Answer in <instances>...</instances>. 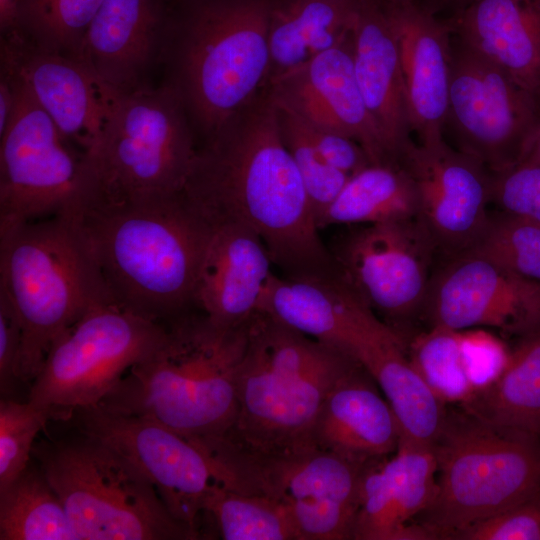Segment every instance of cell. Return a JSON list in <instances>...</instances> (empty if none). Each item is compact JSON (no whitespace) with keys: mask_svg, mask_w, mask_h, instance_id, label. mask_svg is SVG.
Instances as JSON below:
<instances>
[{"mask_svg":"<svg viewBox=\"0 0 540 540\" xmlns=\"http://www.w3.org/2000/svg\"><path fill=\"white\" fill-rule=\"evenodd\" d=\"M183 194L211 228L235 223L253 230L284 276L338 275L268 87L198 144Z\"/></svg>","mask_w":540,"mask_h":540,"instance_id":"cell-1","label":"cell"},{"mask_svg":"<svg viewBox=\"0 0 540 540\" xmlns=\"http://www.w3.org/2000/svg\"><path fill=\"white\" fill-rule=\"evenodd\" d=\"M60 214L117 303L159 323L195 307V286L212 229L183 191L74 203Z\"/></svg>","mask_w":540,"mask_h":540,"instance_id":"cell-2","label":"cell"},{"mask_svg":"<svg viewBox=\"0 0 540 540\" xmlns=\"http://www.w3.org/2000/svg\"><path fill=\"white\" fill-rule=\"evenodd\" d=\"M249 323L222 326L198 308L175 316L160 344L98 405L159 422L199 447L222 439L237 413Z\"/></svg>","mask_w":540,"mask_h":540,"instance_id":"cell-3","label":"cell"},{"mask_svg":"<svg viewBox=\"0 0 540 540\" xmlns=\"http://www.w3.org/2000/svg\"><path fill=\"white\" fill-rule=\"evenodd\" d=\"M359 363L347 351L258 310L249 323L239 369L235 421L210 446L256 456L314 447L312 429L326 395Z\"/></svg>","mask_w":540,"mask_h":540,"instance_id":"cell-4","label":"cell"},{"mask_svg":"<svg viewBox=\"0 0 540 540\" xmlns=\"http://www.w3.org/2000/svg\"><path fill=\"white\" fill-rule=\"evenodd\" d=\"M161 66L198 144L267 86L272 0H174Z\"/></svg>","mask_w":540,"mask_h":540,"instance_id":"cell-5","label":"cell"},{"mask_svg":"<svg viewBox=\"0 0 540 540\" xmlns=\"http://www.w3.org/2000/svg\"><path fill=\"white\" fill-rule=\"evenodd\" d=\"M197 147L182 101L164 82L127 92L111 90L101 130L82 155L71 204L180 193Z\"/></svg>","mask_w":540,"mask_h":540,"instance_id":"cell-6","label":"cell"},{"mask_svg":"<svg viewBox=\"0 0 540 540\" xmlns=\"http://www.w3.org/2000/svg\"><path fill=\"white\" fill-rule=\"evenodd\" d=\"M0 293L22 326L17 378L28 383L67 328L93 306L115 301L61 214L0 229Z\"/></svg>","mask_w":540,"mask_h":540,"instance_id":"cell-7","label":"cell"},{"mask_svg":"<svg viewBox=\"0 0 540 540\" xmlns=\"http://www.w3.org/2000/svg\"><path fill=\"white\" fill-rule=\"evenodd\" d=\"M437 490L414 522L433 539H454L468 526L540 492V442L448 410L432 446Z\"/></svg>","mask_w":540,"mask_h":540,"instance_id":"cell-8","label":"cell"},{"mask_svg":"<svg viewBox=\"0 0 540 540\" xmlns=\"http://www.w3.org/2000/svg\"><path fill=\"white\" fill-rule=\"evenodd\" d=\"M77 540H194L148 478L108 445L80 434L34 447Z\"/></svg>","mask_w":540,"mask_h":540,"instance_id":"cell-9","label":"cell"},{"mask_svg":"<svg viewBox=\"0 0 540 540\" xmlns=\"http://www.w3.org/2000/svg\"><path fill=\"white\" fill-rule=\"evenodd\" d=\"M207 456L218 484L281 504L299 540L352 539L362 477L369 464L316 447L256 456L217 446Z\"/></svg>","mask_w":540,"mask_h":540,"instance_id":"cell-10","label":"cell"},{"mask_svg":"<svg viewBox=\"0 0 540 540\" xmlns=\"http://www.w3.org/2000/svg\"><path fill=\"white\" fill-rule=\"evenodd\" d=\"M164 335L163 323L115 301L99 303L53 342L27 400L51 420H70L77 410L100 404Z\"/></svg>","mask_w":540,"mask_h":540,"instance_id":"cell-11","label":"cell"},{"mask_svg":"<svg viewBox=\"0 0 540 540\" xmlns=\"http://www.w3.org/2000/svg\"><path fill=\"white\" fill-rule=\"evenodd\" d=\"M491 173L518 165L540 129V99L452 33L445 130Z\"/></svg>","mask_w":540,"mask_h":540,"instance_id":"cell-12","label":"cell"},{"mask_svg":"<svg viewBox=\"0 0 540 540\" xmlns=\"http://www.w3.org/2000/svg\"><path fill=\"white\" fill-rule=\"evenodd\" d=\"M328 249L341 279L404 337L408 324L422 315L437 256L420 219L356 225Z\"/></svg>","mask_w":540,"mask_h":540,"instance_id":"cell-13","label":"cell"},{"mask_svg":"<svg viewBox=\"0 0 540 540\" xmlns=\"http://www.w3.org/2000/svg\"><path fill=\"white\" fill-rule=\"evenodd\" d=\"M82 155L20 82L14 110L0 134V229L69 207Z\"/></svg>","mask_w":540,"mask_h":540,"instance_id":"cell-14","label":"cell"},{"mask_svg":"<svg viewBox=\"0 0 540 540\" xmlns=\"http://www.w3.org/2000/svg\"><path fill=\"white\" fill-rule=\"evenodd\" d=\"M71 419L78 433L101 441L134 464L172 516L200 536V517L218 484L200 447L159 422L101 405L79 409Z\"/></svg>","mask_w":540,"mask_h":540,"instance_id":"cell-15","label":"cell"},{"mask_svg":"<svg viewBox=\"0 0 540 540\" xmlns=\"http://www.w3.org/2000/svg\"><path fill=\"white\" fill-rule=\"evenodd\" d=\"M421 317L430 327H491L520 336L540 324V284L465 252L434 268Z\"/></svg>","mask_w":540,"mask_h":540,"instance_id":"cell-16","label":"cell"},{"mask_svg":"<svg viewBox=\"0 0 540 540\" xmlns=\"http://www.w3.org/2000/svg\"><path fill=\"white\" fill-rule=\"evenodd\" d=\"M398 163L415 183L418 218L437 256L445 260L469 251L490 215L493 173L444 139L434 144L413 141Z\"/></svg>","mask_w":540,"mask_h":540,"instance_id":"cell-17","label":"cell"},{"mask_svg":"<svg viewBox=\"0 0 540 540\" xmlns=\"http://www.w3.org/2000/svg\"><path fill=\"white\" fill-rule=\"evenodd\" d=\"M274 99L307 122L358 142L372 164L395 162L375 126L353 67L351 32L268 86Z\"/></svg>","mask_w":540,"mask_h":540,"instance_id":"cell-18","label":"cell"},{"mask_svg":"<svg viewBox=\"0 0 540 540\" xmlns=\"http://www.w3.org/2000/svg\"><path fill=\"white\" fill-rule=\"evenodd\" d=\"M0 54L60 132L84 153L101 130L111 90L81 60L35 46L17 31L1 35Z\"/></svg>","mask_w":540,"mask_h":540,"instance_id":"cell-19","label":"cell"},{"mask_svg":"<svg viewBox=\"0 0 540 540\" xmlns=\"http://www.w3.org/2000/svg\"><path fill=\"white\" fill-rule=\"evenodd\" d=\"M169 0H103L79 55L94 76L113 91L149 86L161 66Z\"/></svg>","mask_w":540,"mask_h":540,"instance_id":"cell-20","label":"cell"},{"mask_svg":"<svg viewBox=\"0 0 540 540\" xmlns=\"http://www.w3.org/2000/svg\"><path fill=\"white\" fill-rule=\"evenodd\" d=\"M386 8L399 47L412 133L418 143L443 140L448 111L452 30L416 1Z\"/></svg>","mask_w":540,"mask_h":540,"instance_id":"cell-21","label":"cell"},{"mask_svg":"<svg viewBox=\"0 0 540 540\" xmlns=\"http://www.w3.org/2000/svg\"><path fill=\"white\" fill-rule=\"evenodd\" d=\"M437 490L432 448L399 445L392 457L369 464L363 474L353 540H433L415 519Z\"/></svg>","mask_w":540,"mask_h":540,"instance_id":"cell-22","label":"cell"},{"mask_svg":"<svg viewBox=\"0 0 540 540\" xmlns=\"http://www.w3.org/2000/svg\"><path fill=\"white\" fill-rule=\"evenodd\" d=\"M258 310L310 338L354 356L367 336L386 325L341 277H270Z\"/></svg>","mask_w":540,"mask_h":540,"instance_id":"cell-23","label":"cell"},{"mask_svg":"<svg viewBox=\"0 0 540 540\" xmlns=\"http://www.w3.org/2000/svg\"><path fill=\"white\" fill-rule=\"evenodd\" d=\"M355 77L368 112L391 157L398 162L412 144L397 38L386 0H362L352 28Z\"/></svg>","mask_w":540,"mask_h":540,"instance_id":"cell-24","label":"cell"},{"mask_svg":"<svg viewBox=\"0 0 540 540\" xmlns=\"http://www.w3.org/2000/svg\"><path fill=\"white\" fill-rule=\"evenodd\" d=\"M211 229L194 305L219 325H244L258 311L273 274L272 259L260 237L247 226L229 223Z\"/></svg>","mask_w":540,"mask_h":540,"instance_id":"cell-25","label":"cell"},{"mask_svg":"<svg viewBox=\"0 0 540 540\" xmlns=\"http://www.w3.org/2000/svg\"><path fill=\"white\" fill-rule=\"evenodd\" d=\"M314 447L368 465L396 452L400 431L378 384L359 363L326 395L315 419Z\"/></svg>","mask_w":540,"mask_h":540,"instance_id":"cell-26","label":"cell"},{"mask_svg":"<svg viewBox=\"0 0 540 540\" xmlns=\"http://www.w3.org/2000/svg\"><path fill=\"white\" fill-rule=\"evenodd\" d=\"M448 22L455 37L540 99V0H476Z\"/></svg>","mask_w":540,"mask_h":540,"instance_id":"cell-27","label":"cell"},{"mask_svg":"<svg viewBox=\"0 0 540 540\" xmlns=\"http://www.w3.org/2000/svg\"><path fill=\"white\" fill-rule=\"evenodd\" d=\"M354 356L390 405L400 431L399 445L432 448L443 427L447 405L409 360L403 337L385 326L364 339Z\"/></svg>","mask_w":540,"mask_h":540,"instance_id":"cell-28","label":"cell"},{"mask_svg":"<svg viewBox=\"0 0 540 540\" xmlns=\"http://www.w3.org/2000/svg\"><path fill=\"white\" fill-rule=\"evenodd\" d=\"M362 0H272L267 86L341 43Z\"/></svg>","mask_w":540,"mask_h":540,"instance_id":"cell-29","label":"cell"},{"mask_svg":"<svg viewBox=\"0 0 540 540\" xmlns=\"http://www.w3.org/2000/svg\"><path fill=\"white\" fill-rule=\"evenodd\" d=\"M518 337L499 379L461 408L540 442V324Z\"/></svg>","mask_w":540,"mask_h":540,"instance_id":"cell-30","label":"cell"},{"mask_svg":"<svg viewBox=\"0 0 540 540\" xmlns=\"http://www.w3.org/2000/svg\"><path fill=\"white\" fill-rule=\"evenodd\" d=\"M419 199L410 174L398 162L370 164L351 175L317 220L331 225H361L418 217Z\"/></svg>","mask_w":540,"mask_h":540,"instance_id":"cell-31","label":"cell"},{"mask_svg":"<svg viewBox=\"0 0 540 540\" xmlns=\"http://www.w3.org/2000/svg\"><path fill=\"white\" fill-rule=\"evenodd\" d=\"M1 540H77L59 496L38 466L0 490Z\"/></svg>","mask_w":540,"mask_h":540,"instance_id":"cell-32","label":"cell"},{"mask_svg":"<svg viewBox=\"0 0 540 540\" xmlns=\"http://www.w3.org/2000/svg\"><path fill=\"white\" fill-rule=\"evenodd\" d=\"M405 342L409 360L444 404L462 407L480 394L462 330L430 327Z\"/></svg>","mask_w":540,"mask_h":540,"instance_id":"cell-33","label":"cell"},{"mask_svg":"<svg viewBox=\"0 0 540 540\" xmlns=\"http://www.w3.org/2000/svg\"><path fill=\"white\" fill-rule=\"evenodd\" d=\"M205 514L225 540H299L292 518L281 504L220 484L211 491Z\"/></svg>","mask_w":540,"mask_h":540,"instance_id":"cell-34","label":"cell"},{"mask_svg":"<svg viewBox=\"0 0 540 540\" xmlns=\"http://www.w3.org/2000/svg\"><path fill=\"white\" fill-rule=\"evenodd\" d=\"M103 0H21L19 32L40 48L79 59L88 27Z\"/></svg>","mask_w":540,"mask_h":540,"instance_id":"cell-35","label":"cell"},{"mask_svg":"<svg viewBox=\"0 0 540 540\" xmlns=\"http://www.w3.org/2000/svg\"><path fill=\"white\" fill-rule=\"evenodd\" d=\"M467 252L487 257L540 284V223L508 214L490 213L475 245Z\"/></svg>","mask_w":540,"mask_h":540,"instance_id":"cell-36","label":"cell"},{"mask_svg":"<svg viewBox=\"0 0 540 540\" xmlns=\"http://www.w3.org/2000/svg\"><path fill=\"white\" fill-rule=\"evenodd\" d=\"M274 101L282 141L299 171L317 224L350 176L325 161L309 140L300 117L294 111Z\"/></svg>","mask_w":540,"mask_h":540,"instance_id":"cell-37","label":"cell"},{"mask_svg":"<svg viewBox=\"0 0 540 540\" xmlns=\"http://www.w3.org/2000/svg\"><path fill=\"white\" fill-rule=\"evenodd\" d=\"M50 420L47 410L29 400L0 401V490L29 466L36 436Z\"/></svg>","mask_w":540,"mask_h":540,"instance_id":"cell-38","label":"cell"},{"mask_svg":"<svg viewBox=\"0 0 540 540\" xmlns=\"http://www.w3.org/2000/svg\"><path fill=\"white\" fill-rule=\"evenodd\" d=\"M491 203L500 211L540 223V165L518 164L493 174Z\"/></svg>","mask_w":540,"mask_h":540,"instance_id":"cell-39","label":"cell"},{"mask_svg":"<svg viewBox=\"0 0 540 540\" xmlns=\"http://www.w3.org/2000/svg\"><path fill=\"white\" fill-rule=\"evenodd\" d=\"M456 540H540V492L530 498L476 522Z\"/></svg>","mask_w":540,"mask_h":540,"instance_id":"cell-40","label":"cell"},{"mask_svg":"<svg viewBox=\"0 0 540 540\" xmlns=\"http://www.w3.org/2000/svg\"><path fill=\"white\" fill-rule=\"evenodd\" d=\"M300 119L311 143L325 161L335 169L351 176L372 164L364 148L355 140L311 124L301 117Z\"/></svg>","mask_w":540,"mask_h":540,"instance_id":"cell-41","label":"cell"},{"mask_svg":"<svg viewBox=\"0 0 540 540\" xmlns=\"http://www.w3.org/2000/svg\"><path fill=\"white\" fill-rule=\"evenodd\" d=\"M20 320L6 296L0 293V389L7 394L18 380L17 370L22 350Z\"/></svg>","mask_w":540,"mask_h":540,"instance_id":"cell-42","label":"cell"},{"mask_svg":"<svg viewBox=\"0 0 540 540\" xmlns=\"http://www.w3.org/2000/svg\"><path fill=\"white\" fill-rule=\"evenodd\" d=\"M476 0H416L423 8L442 19H451Z\"/></svg>","mask_w":540,"mask_h":540,"instance_id":"cell-43","label":"cell"},{"mask_svg":"<svg viewBox=\"0 0 540 540\" xmlns=\"http://www.w3.org/2000/svg\"><path fill=\"white\" fill-rule=\"evenodd\" d=\"M21 0H0V31L8 34L17 31Z\"/></svg>","mask_w":540,"mask_h":540,"instance_id":"cell-44","label":"cell"},{"mask_svg":"<svg viewBox=\"0 0 540 540\" xmlns=\"http://www.w3.org/2000/svg\"><path fill=\"white\" fill-rule=\"evenodd\" d=\"M519 164L540 165V129Z\"/></svg>","mask_w":540,"mask_h":540,"instance_id":"cell-45","label":"cell"},{"mask_svg":"<svg viewBox=\"0 0 540 540\" xmlns=\"http://www.w3.org/2000/svg\"><path fill=\"white\" fill-rule=\"evenodd\" d=\"M388 1L395 4H404V3L415 2L416 0H388Z\"/></svg>","mask_w":540,"mask_h":540,"instance_id":"cell-46","label":"cell"},{"mask_svg":"<svg viewBox=\"0 0 540 540\" xmlns=\"http://www.w3.org/2000/svg\"><path fill=\"white\" fill-rule=\"evenodd\" d=\"M170 2L174 1V0H169Z\"/></svg>","mask_w":540,"mask_h":540,"instance_id":"cell-47","label":"cell"}]
</instances>
